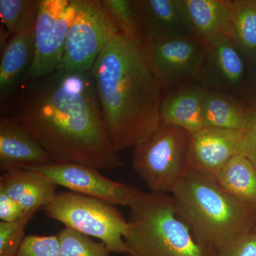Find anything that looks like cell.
I'll list each match as a JSON object with an SVG mask.
<instances>
[{
  "label": "cell",
  "mask_w": 256,
  "mask_h": 256,
  "mask_svg": "<svg viewBox=\"0 0 256 256\" xmlns=\"http://www.w3.org/2000/svg\"><path fill=\"white\" fill-rule=\"evenodd\" d=\"M75 14L76 0H38L35 54L30 80L46 76L58 69Z\"/></svg>",
  "instance_id": "obj_8"
},
{
  "label": "cell",
  "mask_w": 256,
  "mask_h": 256,
  "mask_svg": "<svg viewBox=\"0 0 256 256\" xmlns=\"http://www.w3.org/2000/svg\"><path fill=\"white\" fill-rule=\"evenodd\" d=\"M46 175L57 186L114 204L130 207L142 192L106 178L98 170L78 164H53L30 168Z\"/></svg>",
  "instance_id": "obj_10"
},
{
  "label": "cell",
  "mask_w": 256,
  "mask_h": 256,
  "mask_svg": "<svg viewBox=\"0 0 256 256\" xmlns=\"http://www.w3.org/2000/svg\"><path fill=\"white\" fill-rule=\"evenodd\" d=\"M28 213V212H26ZM24 212L18 202L6 194L0 192V220L11 222L18 220L24 214Z\"/></svg>",
  "instance_id": "obj_29"
},
{
  "label": "cell",
  "mask_w": 256,
  "mask_h": 256,
  "mask_svg": "<svg viewBox=\"0 0 256 256\" xmlns=\"http://www.w3.org/2000/svg\"><path fill=\"white\" fill-rule=\"evenodd\" d=\"M120 33L102 0H76L75 16L57 70L69 73L92 72L104 47Z\"/></svg>",
  "instance_id": "obj_7"
},
{
  "label": "cell",
  "mask_w": 256,
  "mask_h": 256,
  "mask_svg": "<svg viewBox=\"0 0 256 256\" xmlns=\"http://www.w3.org/2000/svg\"><path fill=\"white\" fill-rule=\"evenodd\" d=\"M60 256H109L110 250L104 242H97L90 237L64 228L58 234Z\"/></svg>",
  "instance_id": "obj_24"
},
{
  "label": "cell",
  "mask_w": 256,
  "mask_h": 256,
  "mask_svg": "<svg viewBox=\"0 0 256 256\" xmlns=\"http://www.w3.org/2000/svg\"><path fill=\"white\" fill-rule=\"evenodd\" d=\"M215 256H256V230L236 239Z\"/></svg>",
  "instance_id": "obj_27"
},
{
  "label": "cell",
  "mask_w": 256,
  "mask_h": 256,
  "mask_svg": "<svg viewBox=\"0 0 256 256\" xmlns=\"http://www.w3.org/2000/svg\"><path fill=\"white\" fill-rule=\"evenodd\" d=\"M248 105L242 98L208 89L203 109L204 127L244 131L247 126Z\"/></svg>",
  "instance_id": "obj_19"
},
{
  "label": "cell",
  "mask_w": 256,
  "mask_h": 256,
  "mask_svg": "<svg viewBox=\"0 0 256 256\" xmlns=\"http://www.w3.org/2000/svg\"><path fill=\"white\" fill-rule=\"evenodd\" d=\"M55 163L26 130L8 116L0 119V170L4 173Z\"/></svg>",
  "instance_id": "obj_14"
},
{
  "label": "cell",
  "mask_w": 256,
  "mask_h": 256,
  "mask_svg": "<svg viewBox=\"0 0 256 256\" xmlns=\"http://www.w3.org/2000/svg\"><path fill=\"white\" fill-rule=\"evenodd\" d=\"M138 6L143 42L191 36L182 0H138Z\"/></svg>",
  "instance_id": "obj_16"
},
{
  "label": "cell",
  "mask_w": 256,
  "mask_h": 256,
  "mask_svg": "<svg viewBox=\"0 0 256 256\" xmlns=\"http://www.w3.org/2000/svg\"><path fill=\"white\" fill-rule=\"evenodd\" d=\"M244 131L204 127L192 134L188 150L190 171L215 178L235 158L246 156Z\"/></svg>",
  "instance_id": "obj_12"
},
{
  "label": "cell",
  "mask_w": 256,
  "mask_h": 256,
  "mask_svg": "<svg viewBox=\"0 0 256 256\" xmlns=\"http://www.w3.org/2000/svg\"><path fill=\"white\" fill-rule=\"evenodd\" d=\"M43 210L47 217L64 224L66 228L99 239L110 252L129 254L124 242L128 220L114 205L75 192H63L57 193Z\"/></svg>",
  "instance_id": "obj_6"
},
{
  "label": "cell",
  "mask_w": 256,
  "mask_h": 256,
  "mask_svg": "<svg viewBox=\"0 0 256 256\" xmlns=\"http://www.w3.org/2000/svg\"><path fill=\"white\" fill-rule=\"evenodd\" d=\"M38 0H0V16L12 36L34 31Z\"/></svg>",
  "instance_id": "obj_22"
},
{
  "label": "cell",
  "mask_w": 256,
  "mask_h": 256,
  "mask_svg": "<svg viewBox=\"0 0 256 256\" xmlns=\"http://www.w3.org/2000/svg\"><path fill=\"white\" fill-rule=\"evenodd\" d=\"M37 212H28L14 222H0V256H16L26 237L25 228Z\"/></svg>",
  "instance_id": "obj_25"
},
{
  "label": "cell",
  "mask_w": 256,
  "mask_h": 256,
  "mask_svg": "<svg viewBox=\"0 0 256 256\" xmlns=\"http://www.w3.org/2000/svg\"><path fill=\"white\" fill-rule=\"evenodd\" d=\"M6 116L58 164L110 170L124 166L108 134L92 72L56 70L28 80Z\"/></svg>",
  "instance_id": "obj_1"
},
{
  "label": "cell",
  "mask_w": 256,
  "mask_h": 256,
  "mask_svg": "<svg viewBox=\"0 0 256 256\" xmlns=\"http://www.w3.org/2000/svg\"><path fill=\"white\" fill-rule=\"evenodd\" d=\"M248 116L247 126L244 130L246 139V158L256 168V104L248 102Z\"/></svg>",
  "instance_id": "obj_28"
},
{
  "label": "cell",
  "mask_w": 256,
  "mask_h": 256,
  "mask_svg": "<svg viewBox=\"0 0 256 256\" xmlns=\"http://www.w3.org/2000/svg\"><path fill=\"white\" fill-rule=\"evenodd\" d=\"M248 62L234 42L220 34L207 45L204 60L196 82L210 90L245 100Z\"/></svg>",
  "instance_id": "obj_11"
},
{
  "label": "cell",
  "mask_w": 256,
  "mask_h": 256,
  "mask_svg": "<svg viewBox=\"0 0 256 256\" xmlns=\"http://www.w3.org/2000/svg\"><path fill=\"white\" fill-rule=\"evenodd\" d=\"M224 34L246 58L256 60V0H226Z\"/></svg>",
  "instance_id": "obj_18"
},
{
  "label": "cell",
  "mask_w": 256,
  "mask_h": 256,
  "mask_svg": "<svg viewBox=\"0 0 256 256\" xmlns=\"http://www.w3.org/2000/svg\"><path fill=\"white\" fill-rule=\"evenodd\" d=\"M172 196L178 215L197 242L214 254L252 232L256 210L225 191L214 178L190 170Z\"/></svg>",
  "instance_id": "obj_3"
},
{
  "label": "cell",
  "mask_w": 256,
  "mask_h": 256,
  "mask_svg": "<svg viewBox=\"0 0 256 256\" xmlns=\"http://www.w3.org/2000/svg\"><path fill=\"white\" fill-rule=\"evenodd\" d=\"M16 256H60L58 236H26Z\"/></svg>",
  "instance_id": "obj_26"
},
{
  "label": "cell",
  "mask_w": 256,
  "mask_h": 256,
  "mask_svg": "<svg viewBox=\"0 0 256 256\" xmlns=\"http://www.w3.org/2000/svg\"><path fill=\"white\" fill-rule=\"evenodd\" d=\"M190 34L207 45L224 34L226 0H182Z\"/></svg>",
  "instance_id": "obj_20"
},
{
  "label": "cell",
  "mask_w": 256,
  "mask_h": 256,
  "mask_svg": "<svg viewBox=\"0 0 256 256\" xmlns=\"http://www.w3.org/2000/svg\"><path fill=\"white\" fill-rule=\"evenodd\" d=\"M208 89L194 80L164 90L160 104V122L174 124L191 134L204 128L203 109Z\"/></svg>",
  "instance_id": "obj_15"
},
{
  "label": "cell",
  "mask_w": 256,
  "mask_h": 256,
  "mask_svg": "<svg viewBox=\"0 0 256 256\" xmlns=\"http://www.w3.org/2000/svg\"><path fill=\"white\" fill-rule=\"evenodd\" d=\"M124 242L129 256H215L200 245L178 215L174 197L141 192L130 207Z\"/></svg>",
  "instance_id": "obj_4"
},
{
  "label": "cell",
  "mask_w": 256,
  "mask_h": 256,
  "mask_svg": "<svg viewBox=\"0 0 256 256\" xmlns=\"http://www.w3.org/2000/svg\"><path fill=\"white\" fill-rule=\"evenodd\" d=\"M245 100L256 104V60L249 64Z\"/></svg>",
  "instance_id": "obj_30"
},
{
  "label": "cell",
  "mask_w": 256,
  "mask_h": 256,
  "mask_svg": "<svg viewBox=\"0 0 256 256\" xmlns=\"http://www.w3.org/2000/svg\"><path fill=\"white\" fill-rule=\"evenodd\" d=\"M121 33L134 41L143 42L138 0H102Z\"/></svg>",
  "instance_id": "obj_23"
},
{
  "label": "cell",
  "mask_w": 256,
  "mask_h": 256,
  "mask_svg": "<svg viewBox=\"0 0 256 256\" xmlns=\"http://www.w3.org/2000/svg\"><path fill=\"white\" fill-rule=\"evenodd\" d=\"M191 133L160 122L146 140L134 146L132 168L150 192L172 193L190 171Z\"/></svg>",
  "instance_id": "obj_5"
},
{
  "label": "cell",
  "mask_w": 256,
  "mask_h": 256,
  "mask_svg": "<svg viewBox=\"0 0 256 256\" xmlns=\"http://www.w3.org/2000/svg\"><path fill=\"white\" fill-rule=\"evenodd\" d=\"M141 44L118 34L92 70L106 130L118 152L146 140L160 124L164 90Z\"/></svg>",
  "instance_id": "obj_2"
},
{
  "label": "cell",
  "mask_w": 256,
  "mask_h": 256,
  "mask_svg": "<svg viewBox=\"0 0 256 256\" xmlns=\"http://www.w3.org/2000/svg\"><path fill=\"white\" fill-rule=\"evenodd\" d=\"M57 186L36 170H18L0 176V192L18 202L24 213L41 210L53 201Z\"/></svg>",
  "instance_id": "obj_17"
},
{
  "label": "cell",
  "mask_w": 256,
  "mask_h": 256,
  "mask_svg": "<svg viewBox=\"0 0 256 256\" xmlns=\"http://www.w3.org/2000/svg\"><path fill=\"white\" fill-rule=\"evenodd\" d=\"M35 54L34 31L10 38L0 62L1 117L6 116L22 89L30 80Z\"/></svg>",
  "instance_id": "obj_13"
},
{
  "label": "cell",
  "mask_w": 256,
  "mask_h": 256,
  "mask_svg": "<svg viewBox=\"0 0 256 256\" xmlns=\"http://www.w3.org/2000/svg\"><path fill=\"white\" fill-rule=\"evenodd\" d=\"M214 180L225 191L256 210V168L246 156L230 161Z\"/></svg>",
  "instance_id": "obj_21"
},
{
  "label": "cell",
  "mask_w": 256,
  "mask_h": 256,
  "mask_svg": "<svg viewBox=\"0 0 256 256\" xmlns=\"http://www.w3.org/2000/svg\"><path fill=\"white\" fill-rule=\"evenodd\" d=\"M142 48L163 90L196 80L207 46L192 36L146 40Z\"/></svg>",
  "instance_id": "obj_9"
}]
</instances>
